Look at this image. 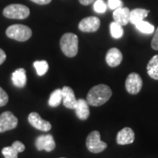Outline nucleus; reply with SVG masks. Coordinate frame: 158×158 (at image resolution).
<instances>
[{"mask_svg":"<svg viewBox=\"0 0 158 158\" xmlns=\"http://www.w3.org/2000/svg\"><path fill=\"white\" fill-rule=\"evenodd\" d=\"M112 90L106 85H98L93 86L87 94V102L92 106H100L110 99Z\"/></svg>","mask_w":158,"mask_h":158,"instance_id":"nucleus-1","label":"nucleus"},{"mask_svg":"<svg viewBox=\"0 0 158 158\" xmlns=\"http://www.w3.org/2000/svg\"><path fill=\"white\" fill-rule=\"evenodd\" d=\"M60 47L63 54L68 57H74L78 52V37L72 33L64 34L60 40Z\"/></svg>","mask_w":158,"mask_h":158,"instance_id":"nucleus-2","label":"nucleus"},{"mask_svg":"<svg viewBox=\"0 0 158 158\" xmlns=\"http://www.w3.org/2000/svg\"><path fill=\"white\" fill-rule=\"evenodd\" d=\"M6 36L17 41H27L32 37L33 32L30 27L25 25H11L6 31Z\"/></svg>","mask_w":158,"mask_h":158,"instance_id":"nucleus-3","label":"nucleus"},{"mask_svg":"<svg viewBox=\"0 0 158 158\" xmlns=\"http://www.w3.org/2000/svg\"><path fill=\"white\" fill-rule=\"evenodd\" d=\"M4 16L13 19H25L30 14V10L27 6L20 4H12L6 6L3 11Z\"/></svg>","mask_w":158,"mask_h":158,"instance_id":"nucleus-4","label":"nucleus"},{"mask_svg":"<svg viewBox=\"0 0 158 158\" xmlns=\"http://www.w3.org/2000/svg\"><path fill=\"white\" fill-rule=\"evenodd\" d=\"M86 148L88 150L94 154H98L104 151L107 144L100 140V133L98 131H92L86 138Z\"/></svg>","mask_w":158,"mask_h":158,"instance_id":"nucleus-5","label":"nucleus"},{"mask_svg":"<svg viewBox=\"0 0 158 158\" xmlns=\"http://www.w3.org/2000/svg\"><path fill=\"white\" fill-rule=\"evenodd\" d=\"M19 120L11 112H4L0 114V133L16 128Z\"/></svg>","mask_w":158,"mask_h":158,"instance_id":"nucleus-6","label":"nucleus"},{"mask_svg":"<svg viewBox=\"0 0 158 158\" xmlns=\"http://www.w3.org/2000/svg\"><path fill=\"white\" fill-rule=\"evenodd\" d=\"M126 90L130 94H137L142 88V79L141 76L137 73H131L126 79Z\"/></svg>","mask_w":158,"mask_h":158,"instance_id":"nucleus-7","label":"nucleus"},{"mask_svg":"<svg viewBox=\"0 0 158 158\" xmlns=\"http://www.w3.org/2000/svg\"><path fill=\"white\" fill-rule=\"evenodd\" d=\"M100 27V19L96 16H90L83 19L78 25L79 30L85 33H93Z\"/></svg>","mask_w":158,"mask_h":158,"instance_id":"nucleus-8","label":"nucleus"},{"mask_svg":"<svg viewBox=\"0 0 158 158\" xmlns=\"http://www.w3.org/2000/svg\"><path fill=\"white\" fill-rule=\"evenodd\" d=\"M35 147L39 151L45 150L47 152H51L56 148V142L51 135H43L36 138Z\"/></svg>","mask_w":158,"mask_h":158,"instance_id":"nucleus-9","label":"nucleus"},{"mask_svg":"<svg viewBox=\"0 0 158 158\" xmlns=\"http://www.w3.org/2000/svg\"><path fill=\"white\" fill-rule=\"evenodd\" d=\"M28 122L34 128L43 131V132H48L52 128V125L49 121L45 120L40 117L38 113L33 112L28 115Z\"/></svg>","mask_w":158,"mask_h":158,"instance_id":"nucleus-10","label":"nucleus"},{"mask_svg":"<svg viewBox=\"0 0 158 158\" xmlns=\"http://www.w3.org/2000/svg\"><path fill=\"white\" fill-rule=\"evenodd\" d=\"M62 94L63 106L69 109H75L77 99L76 98L74 90L69 86H64L62 89Z\"/></svg>","mask_w":158,"mask_h":158,"instance_id":"nucleus-11","label":"nucleus"},{"mask_svg":"<svg viewBox=\"0 0 158 158\" xmlns=\"http://www.w3.org/2000/svg\"><path fill=\"white\" fill-rule=\"evenodd\" d=\"M25 148L26 147L21 141H16L12 143L11 146L4 148L2 149V154L5 158H18L19 153L23 152Z\"/></svg>","mask_w":158,"mask_h":158,"instance_id":"nucleus-12","label":"nucleus"},{"mask_svg":"<svg viewBox=\"0 0 158 158\" xmlns=\"http://www.w3.org/2000/svg\"><path fill=\"white\" fill-rule=\"evenodd\" d=\"M135 141V132L130 127H124L118 131L116 137V141L118 145H127Z\"/></svg>","mask_w":158,"mask_h":158,"instance_id":"nucleus-13","label":"nucleus"},{"mask_svg":"<svg viewBox=\"0 0 158 158\" xmlns=\"http://www.w3.org/2000/svg\"><path fill=\"white\" fill-rule=\"evenodd\" d=\"M113 19L122 27L130 22V10L127 7H119L113 11Z\"/></svg>","mask_w":158,"mask_h":158,"instance_id":"nucleus-14","label":"nucleus"},{"mask_svg":"<svg viewBox=\"0 0 158 158\" xmlns=\"http://www.w3.org/2000/svg\"><path fill=\"white\" fill-rule=\"evenodd\" d=\"M122 59H123V56H122L121 52L116 48H110L106 53V63L110 67H117V66H118L122 62Z\"/></svg>","mask_w":158,"mask_h":158,"instance_id":"nucleus-15","label":"nucleus"},{"mask_svg":"<svg viewBox=\"0 0 158 158\" xmlns=\"http://www.w3.org/2000/svg\"><path fill=\"white\" fill-rule=\"evenodd\" d=\"M76 114L77 118L81 120H85L89 118L90 116V108H89V104L87 100L84 98L77 99V103L75 107Z\"/></svg>","mask_w":158,"mask_h":158,"instance_id":"nucleus-16","label":"nucleus"},{"mask_svg":"<svg viewBox=\"0 0 158 158\" xmlns=\"http://www.w3.org/2000/svg\"><path fill=\"white\" fill-rule=\"evenodd\" d=\"M11 82L14 86L23 88L27 85V72L23 68L18 69L11 74Z\"/></svg>","mask_w":158,"mask_h":158,"instance_id":"nucleus-17","label":"nucleus"},{"mask_svg":"<svg viewBox=\"0 0 158 158\" xmlns=\"http://www.w3.org/2000/svg\"><path fill=\"white\" fill-rule=\"evenodd\" d=\"M149 13L148 10L142 8H136L130 11V22L135 25L141 20H144L145 18L148 17Z\"/></svg>","mask_w":158,"mask_h":158,"instance_id":"nucleus-18","label":"nucleus"},{"mask_svg":"<svg viewBox=\"0 0 158 158\" xmlns=\"http://www.w3.org/2000/svg\"><path fill=\"white\" fill-rule=\"evenodd\" d=\"M148 76L155 80H158V55H156L149 60L147 65Z\"/></svg>","mask_w":158,"mask_h":158,"instance_id":"nucleus-19","label":"nucleus"},{"mask_svg":"<svg viewBox=\"0 0 158 158\" xmlns=\"http://www.w3.org/2000/svg\"><path fill=\"white\" fill-rule=\"evenodd\" d=\"M62 101V89H56L54 90L50 94L49 99H48V105L51 107H56L60 106Z\"/></svg>","mask_w":158,"mask_h":158,"instance_id":"nucleus-20","label":"nucleus"},{"mask_svg":"<svg viewBox=\"0 0 158 158\" xmlns=\"http://www.w3.org/2000/svg\"><path fill=\"white\" fill-rule=\"evenodd\" d=\"M137 30H139L140 32L146 34H151L155 32V27L151 25L149 22L145 21V20H141L140 22L135 25Z\"/></svg>","mask_w":158,"mask_h":158,"instance_id":"nucleus-21","label":"nucleus"},{"mask_svg":"<svg viewBox=\"0 0 158 158\" xmlns=\"http://www.w3.org/2000/svg\"><path fill=\"white\" fill-rule=\"evenodd\" d=\"M110 34L114 39L121 38L124 34L123 27L121 25H119L118 23L113 21L110 24Z\"/></svg>","mask_w":158,"mask_h":158,"instance_id":"nucleus-22","label":"nucleus"},{"mask_svg":"<svg viewBox=\"0 0 158 158\" xmlns=\"http://www.w3.org/2000/svg\"><path fill=\"white\" fill-rule=\"evenodd\" d=\"M34 67L37 72V75L40 77L44 76L48 70V63L45 60L42 61H35L34 62Z\"/></svg>","mask_w":158,"mask_h":158,"instance_id":"nucleus-23","label":"nucleus"},{"mask_svg":"<svg viewBox=\"0 0 158 158\" xmlns=\"http://www.w3.org/2000/svg\"><path fill=\"white\" fill-rule=\"evenodd\" d=\"M93 3V9L97 13H104L107 10V5L104 0H95Z\"/></svg>","mask_w":158,"mask_h":158,"instance_id":"nucleus-24","label":"nucleus"},{"mask_svg":"<svg viewBox=\"0 0 158 158\" xmlns=\"http://www.w3.org/2000/svg\"><path fill=\"white\" fill-rule=\"evenodd\" d=\"M8 100H9L8 94L3 88L0 87V106H5L8 103Z\"/></svg>","mask_w":158,"mask_h":158,"instance_id":"nucleus-25","label":"nucleus"},{"mask_svg":"<svg viewBox=\"0 0 158 158\" xmlns=\"http://www.w3.org/2000/svg\"><path fill=\"white\" fill-rule=\"evenodd\" d=\"M123 4L121 0H108L107 6L111 10H116L119 7H122Z\"/></svg>","mask_w":158,"mask_h":158,"instance_id":"nucleus-26","label":"nucleus"},{"mask_svg":"<svg viewBox=\"0 0 158 158\" xmlns=\"http://www.w3.org/2000/svg\"><path fill=\"white\" fill-rule=\"evenodd\" d=\"M151 47L153 49L158 50V27L154 32V36L151 40Z\"/></svg>","mask_w":158,"mask_h":158,"instance_id":"nucleus-27","label":"nucleus"},{"mask_svg":"<svg viewBox=\"0 0 158 158\" xmlns=\"http://www.w3.org/2000/svg\"><path fill=\"white\" fill-rule=\"evenodd\" d=\"M32 2H34L35 4H38L40 6H44V5H48L49 4L52 0H31Z\"/></svg>","mask_w":158,"mask_h":158,"instance_id":"nucleus-28","label":"nucleus"},{"mask_svg":"<svg viewBox=\"0 0 158 158\" xmlns=\"http://www.w3.org/2000/svg\"><path fill=\"white\" fill-rule=\"evenodd\" d=\"M6 59V54L5 53V51L0 48V65H1V64H3V63L5 62Z\"/></svg>","mask_w":158,"mask_h":158,"instance_id":"nucleus-29","label":"nucleus"},{"mask_svg":"<svg viewBox=\"0 0 158 158\" xmlns=\"http://www.w3.org/2000/svg\"><path fill=\"white\" fill-rule=\"evenodd\" d=\"M79 3L83 6H89L90 4H92L95 0H78Z\"/></svg>","mask_w":158,"mask_h":158,"instance_id":"nucleus-30","label":"nucleus"},{"mask_svg":"<svg viewBox=\"0 0 158 158\" xmlns=\"http://www.w3.org/2000/svg\"><path fill=\"white\" fill-rule=\"evenodd\" d=\"M61 158H65V157H61Z\"/></svg>","mask_w":158,"mask_h":158,"instance_id":"nucleus-31","label":"nucleus"}]
</instances>
